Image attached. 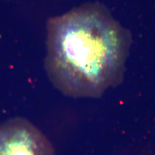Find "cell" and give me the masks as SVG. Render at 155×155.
<instances>
[{"label":"cell","mask_w":155,"mask_h":155,"mask_svg":"<svg viewBox=\"0 0 155 155\" xmlns=\"http://www.w3.org/2000/svg\"><path fill=\"white\" fill-rule=\"evenodd\" d=\"M51 31L48 72L61 91L86 94L120 73L130 35L103 8L69 14L53 23Z\"/></svg>","instance_id":"6da1fadb"},{"label":"cell","mask_w":155,"mask_h":155,"mask_svg":"<svg viewBox=\"0 0 155 155\" xmlns=\"http://www.w3.org/2000/svg\"><path fill=\"white\" fill-rule=\"evenodd\" d=\"M0 155H54L51 143L34 125L17 119L0 126Z\"/></svg>","instance_id":"7a4b0ae2"}]
</instances>
